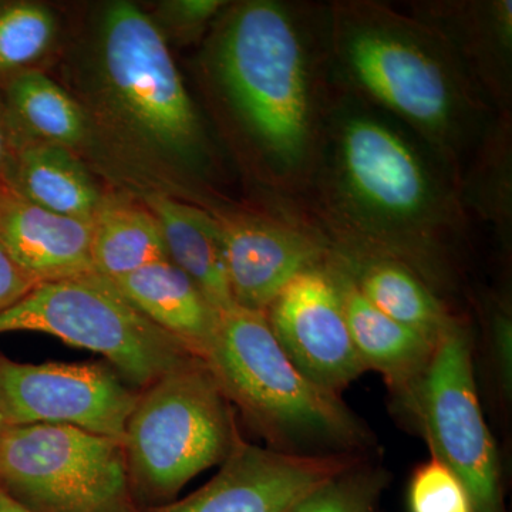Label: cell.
<instances>
[{"instance_id":"obj_1","label":"cell","mask_w":512,"mask_h":512,"mask_svg":"<svg viewBox=\"0 0 512 512\" xmlns=\"http://www.w3.org/2000/svg\"><path fill=\"white\" fill-rule=\"evenodd\" d=\"M305 195L333 247L397 259L437 293L456 282L470 222L456 177L403 124L336 86Z\"/></svg>"},{"instance_id":"obj_2","label":"cell","mask_w":512,"mask_h":512,"mask_svg":"<svg viewBox=\"0 0 512 512\" xmlns=\"http://www.w3.org/2000/svg\"><path fill=\"white\" fill-rule=\"evenodd\" d=\"M211 67L269 183L288 197L305 194L333 89L328 6H235L215 35Z\"/></svg>"},{"instance_id":"obj_3","label":"cell","mask_w":512,"mask_h":512,"mask_svg":"<svg viewBox=\"0 0 512 512\" xmlns=\"http://www.w3.org/2000/svg\"><path fill=\"white\" fill-rule=\"evenodd\" d=\"M333 86L389 114L450 168L458 185L497 111L446 37L386 3L328 5Z\"/></svg>"},{"instance_id":"obj_4","label":"cell","mask_w":512,"mask_h":512,"mask_svg":"<svg viewBox=\"0 0 512 512\" xmlns=\"http://www.w3.org/2000/svg\"><path fill=\"white\" fill-rule=\"evenodd\" d=\"M202 360L229 403L282 451L346 454L370 443L369 431L338 394L320 389L293 365L265 313L238 305L218 312Z\"/></svg>"},{"instance_id":"obj_5","label":"cell","mask_w":512,"mask_h":512,"mask_svg":"<svg viewBox=\"0 0 512 512\" xmlns=\"http://www.w3.org/2000/svg\"><path fill=\"white\" fill-rule=\"evenodd\" d=\"M238 437L229 400L200 357L151 383L121 439L137 505L171 503L192 478L222 463Z\"/></svg>"},{"instance_id":"obj_6","label":"cell","mask_w":512,"mask_h":512,"mask_svg":"<svg viewBox=\"0 0 512 512\" xmlns=\"http://www.w3.org/2000/svg\"><path fill=\"white\" fill-rule=\"evenodd\" d=\"M19 330L99 353L120 377L144 389L198 357L97 274L39 282L0 313V333Z\"/></svg>"},{"instance_id":"obj_7","label":"cell","mask_w":512,"mask_h":512,"mask_svg":"<svg viewBox=\"0 0 512 512\" xmlns=\"http://www.w3.org/2000/svg\"><path fill=\"white\" fill-rule=\"evenodd\" d=\"M100 67L107 96L134 136L173 160H204V130L170 49L156 23L131 3L107 10Z\"/></svg>"},{"instance_id":"obj_8","label":"cell","mask_w":512,"mask_h":512,"mask_svg":"<svg viewBox=\"0 0 512 512\" xmlns=\"http://www.w3.org/2000/svg\"><path fill=\"white\" fill-rule=\"evenodd\" d=\"M0 488L35 512H141L121 440L72 426H9Z\"/></svg>"},{"instance_id":"obj_9","label":"cell","mask_w":512,"mask_h":512,"mask_svg":"<svg viewBox=\"0 0 512 512\" xmlns=\"http://www.w3.org/2000/svg\"><path fill=\"white\" fill-rule=\"evenodd\" d=\"M399 397L431 456L466 485L476 512H504L497 447L478 400L470 335L460 320L439 340L419 379Z\"/></svg>"},{"instance_id":"obj_10","label":"cell","mask_w":512,"mask_h":512,"mask_svg":"<svg viewBox=\"0 0 512 512\" xmlns=\"http://www.w3.org/2000/svg\"><path fill=\"white\" fill-rule=\"evenodd\" d=\"M137 399L99 363L25 365L0 357V413L9 426H72L121 440Z\"/></svg>"},{"instance_id":"obj_11","label":"cell","mask_w":512,"mask_h":512,"mask_svg":"<svg viewBox=\"0 0 512 512\" xmlns=\"http://www.w3.org/2000/svg\"><path fill=\"white\" fill-rule=\"evenodd\" d=\"M265 316L289 360L320 389L338 394L366 372L328 261L296 276Z\"/></svg>"},{"instance_id":"obj_12","label":"cell","mask_w":512,"mask_h":512,"mask_svg":"<svg viewBox=\"0 0 512 512\" xmlns=\"http://www.w3.org/2000/svg\"><path fill=\"white\" fill-rule=\"evenodd\" d=\"M355 466L348 454H298L238 437L210 483L146 512H286L330 478Z\"/></svg>"},{"instance_id":"obj_13","label":"cell","mask_w":512,"mask_h":512,"mask_svg":"<svg viewBox=\"0 0 512 512\" xmlns=\"http://www.w3.org/2000/svg\"><path fill=\"white\" fill-rule=\"evenodd\" d=\"M220 227L235 305L265 313L296 276L326 264L328 239L315 225L248 212L210 211Z\"/></svg>"},{"instance_id":"obj_14","label":"cell","mask_w":512,"mask_h":512,"mask_svg":"<svg viewBox=\"0 0 512 512\" xmlns=\"http://www.w3.org/2000/svg\"><path fill=\"white\" fill-rule=\"evenodd\" d=\"M0 247L37 282L94 274L92 222L29 200L0 175Z\"/></svg>"},{"instance_id":"obj_15","label":"cell","mask_w":512,"mask_h":512,"mask_svg":"<svg viewBox=\"0 0 512 512\" xmlns=\"http://www.w3.org/2000/svg\"><path fill=\"white\" fill-rule=\"evenodd\" d=\"M414 18L446 37L498 114L510 113L512 2H423Z\"/></svg>"},{"instance_id":"obj_16","label":"cell","mask_w":512,"mask_h":512,"mask_svg":"<svg viewBox=\"0 0 512 512\" xmlns=\"http://www.w3.org/2000/svg\"><path fill=\"white\" fill-rule=\"evenodd\" d=\"M329 264L342 272L376 309L431 342L439 343L457 325L458 319L448 311L439 293L397 259L330 245Z\"/></svg>"},{"instance_id":"obj_17","label":"cell","mask_w":512,"mask_h":512,"mask_svg":"<svg viewBox=\"0 0 512 512\" xmlns=\"http://www.w3.org/2000/svg\"><path fill=\"white\" fill-rule=\"evenodd\" d=\"M110 282L154 325L195 356L204 357L217 329L218 312L173 262H156Z\"/></svg>"},{"instance_id":"obj_18","label":"cell","mask_w":512,"mask_h":512,"mask_svg":"<svg viewBox=\"0 0 512 512\" xmlns=\"http://www.w3.org/2000/svg\"><path fill=\"white\" fill-rule=\"evenodd\" d=\"M353 345L363 366L375 370L397 396L429 365L437 343L376 309L342 272L333 268Z\"/></svg>"},{"instance_id":"obj_19","label":"cell","mask_w":512,"mask_h":512,"mask_svg":"<svg viewBox=\"0 0 512 512\" xmlns=\"http://www.w3.org/2000/svg\"><path fill=\"white\" fill-rule=\"evenodd\" d=\"M163 234L168 259L198 286L217 312L234 306L220 227L210 211L165 195L148 198Z\"/></svg>"},{"instance_id":"obj_20","label":"cell","mask_w":512,"mask_h":512,"mask_svg":"<svg viewBox=\"0 0 512 512\" xmlns=\"http://www.w3.org/2000/svg\"><path fill=\"white\" fill-rule=\"evenodd\" d=\"M6 177L29 200L64 217L92 222L103 202L70 148L45 141L23 144Z\"/></svg>"},{"instance_id":"obj_21","label":"cell","mask_w":512,"mask_h":512,"mask_svg":"<svg viewBox=\"0 0 512 512\" xmlns=\"http://www.w3.org/2000/svg\"><path fill=\"white\" fill-rule=\"evenodd\" d=\"M94 274L114 281L168 259L160 225L150 210L121 202H101L92 221Z\"/></svg>"},{"instance_id":"obj_22","label":"cell","mask_w":512,"mask_h":512,"mask_svg":"<svg viewBox=\"0 0 512 512\" xmlns=\"http://www.w3.org/2000/svg\"><path fill=\"white\" fill-rule=\"evenodd\" d=\"M510 113L497 114L461 178L460 194L466 210L510 231L511 225Z\"/></svg>"},{"instance_id":"obj_23","label":"cell","mask_w":512,"mask_h":512,"mask_svg":"<svg viewBox=\"0 0 512 512\" xmlns=\"http://www.w3.org/2000/svg\"><path fill=\"white\" fill-rule=\"evenodd\" d=\"M10 107L39 141L70 148L86 134V120L76 101L59 84L37 70L10 77Z\"/></svg>"},{"instance_id":"obj_24","label":"cell","mask_w":512,"mask_h":512,"mask_svg":"<svg viewBox=\"0 0 512 512\" xmlns=\"http://www.w3.org/2000/svg\"><path fill=\"white\" fill-rule=\"evenodd\" d=\"M55 32V19L43 6L19 3L0 9V77L15 76L45 55Z\"/></svg>"},{"instance_id":"obj_25","label":"cell","mask_w":512,"mask_h":512,"mask_svg":"<svg viewBox=\"0 0 512 512\" xmlns=\"http://www.w3.org/2000/svg\"><path fill=\"white\" fill-rule=\"evenodd\" d=\"M384 487V474L352 466L330 478L286 512H375Z\"/></svg>"},{"instance_id":"obj_26","label":"cell","mask_w":512,"mask_h":512,"mask_svg":"<svg viewBox=\"0 0 512 512\" xmlns=\"http://www.w3.org/2000/svg\"><path fill=\"white\" fill-rule=\"evenodd\" d=\"M407 505L410 512H476L463 481L433 456L414 471Z\"/></svg>"},{"instance_id":"obj_27","label":"cell","mask_w":512,"mask_h":512,"mask_svg":"<svg viewBox=\"0 0 512 512\" xmlns=\"http://www.w3.org/2000/svg\"><path fill=\"white\" fill-rule=\"evenodd\" d=\"M491 349L498 382L505 396L512 387V323L510 306L498 303L490 316Z\"/></svg>"},{"instance_id":"obj_28","label":"cell","mask_w":512,"mask_h":512,"mask_svg":"<svg viewBox=\"0 0 512 512\" xmlns=\"http://www.w3.org/2000/svg\"><path fill=\"white\" fill-rule=\"evenodd\" d=\"M39 284L0 247V313L8 311Z\"/></svg>"},{"instance_id":"obj_29","label":"cell","mask_w":512,"mask_h":512,"mask_svg":"<svg viewBox=\"0 0 512 512\" xmlns=\"http://www.w3.org/2000/svg\"><path fill=\"white\" fill-rule=\"evenodd\" d=\"M224 5L220 0H178L167 8L175 22L185 28L198 29L210 22Z\"/></svg>"},{"instance_id":"obj_30","label":"cell","mask_w":512,"mask_h":512,"mask_svg":"<svg viewBox=\"0 0 512 512\" xmlns=\"http://www.w3.org/2000/svg\"><path fill=\"white\" fill-rule=\"evenodd\" d=\"M0 512H35L18 503L15 498L10 497L6 491L0 488Z\"/></svg>"},{"instance_id":"obj_31","label":"cell","mask_w":512,"mask_h":512,"mask_svg":"<svg viewBox=\"0 0 512 512\" xmlns=\"http://www.w3.org/2000/svg\"><path fill=\"white\" fill-rule=\"evenodd\" d=\"M6 161V141L5 134H3V128L0 126V175L3 174V167H5Z\"/></svg>"},{"instance_id":"obj_32","label":"cell","mask_w":512,"mask_h":512,"mask_svg":"<svg viewBox=\"0 0 512 512\" xmlns=\"http://www.w3.org/2000/svg\"><path fill=\"white\" fill-rule=\"evenodd\" d=\"M9 424L8 421H6L5 417H3V414L0 413V441L3 439V434L6 433V430H8Z\"/></svg>"}]
</instances>
